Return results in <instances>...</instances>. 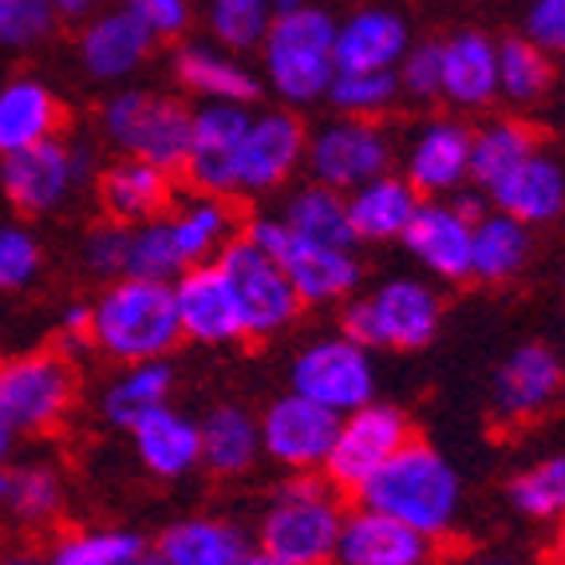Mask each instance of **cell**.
I'll return each instance as SVG.
<instances>
[{
  "label": "cell",
  "instance_id": "cell-6",
  "mask_svg": "<svg viewBox=\"0 0 565 565\" xmlns=\"http://www.w3.org/2000/svg\"><path fill=\"white\" fill-rule=\"evenodd\" d=\"M242 234L254 245H262L265 254L281 265L289 285L301 297V305H340L356 297L360 277H364L356 249L312 242V237L285 226L277 214L249 217Z\"/></svg>",
  "mask_w": 565,
  "mask_h": 565
},
{
  "label": "cell",
  "instance_id": "cell-9",
  "mask_svg": "<svg viewBox=\"0 0 565 565\" xmlns=\"http://www.w3.org/2000/svg\"><path fill=\"white\" fill-rule=\"evenodd\" d=\"M376 384L380 376L372 352L344 332L305 340L297 356L289 360V392L337 415H349L367 399H376Z\"/></svg>",
  "mask_w": 565,
  "mask_h": 565
},
{
  "label": "cell",
  "instance_id": "cell-41",
  "mask_svg": "<svg viewBox=\"0 0 565 565\" xmlns=\"http://www.w3.org/2000/svg\"><path fill=\"white\" fill-rule=\"evenodd\" d=\"M507 502L526 522L565 519V455H546L514 475L507 487Z\"/></svg>",
  "mask_w": 565,
  "mask_h": 565
},
{
  "label": "cell",
  "instance_id": "cell-10",
  "mask_svg": "<svg viewBox=\"0 0 565 565\" xmlns=\"http://www.w3.org/2000/svg\"><path fill=\"white\" fill-rule=\"evenodd\" d=\"M407 439H415L412 415L399 404H387V399H367L356 412L340 415L337 439H332L321 475L340 494H360V487H364Z\"/></svg>",
  "mask_w": 565,
  "mask_h": 565
},
{
  "label": "cell",
  "instance_id": "cell-25",
  "mask_svg": "<svg viewBox=\"0 0 565 565\" xmlns=\"http://www.w3.org/2000/svg\"><path fill=\"white\" fill-rule=\"evenodd\" d=\"M412 47L407 20L392 9H360L337 24L332 64L337 72H396Z\"/></svg>",
  "mask_w": 565,
  "mask_h": 565
},
{
  "label": "cell",
  "instance_id": "cell-51",
  "mask_svg": "<svg viewBox=\"0 0 565 565\" xmlns=\"http://www.w3.org/2000/svg\"><path fill=\"white\" fill-rule=\"evenodd\" d=\"M60 329H64L67 340L76 344H87V332H92V301H72L64 312H60Z\"/></svg>",
  "mask_w": 565,
  "mask_h": 565
},
{
  "label": "cell",
  "instance_id": "cell-26",
  "mask_svg": "<svg viewBox=\"0 0 565 565\" xmlns=\"http://www.w3.org/2000/svg\"><path fill=\"white\" fill-rule=\"evenodd\" d=\"M254 550L249 530L217 514H190L162 526L151 554L162 565H242V557Z\"/></svg>",
  "mask_w": 565,
  "mask_h": 565
},
{
  "label": "cell",
  "instance_id": "cell-32",
  "mask_svg": "<svg viewBox=\"0 0 565 565\" xmlns=\"http://www.w3.org/2000/svg\"><path fill=\"white\" fill-rule=\"evenodd\" d=\"M154 36L127 9L104 12L79 32V60L92 79H127L147 64Z\"/></svg>",
  "mask_w": 565,
  "mask_h": 565
},
{
  "label": "cell",
  "instance_id": "cell-22",
  "mask_svg": "<svg viewBox=\"0 0 565 565\" xmlns=\"http://www.w3.org/2000/svg\"><path fill=\"white\" fill-rule=\"evenodd\" d=\"M95 190H99V206H104L107 217H115L122 226H139V222H151V217L174 210L179 174H167L151 162L119 154L111 167L99 170Z\"/></svg>",
  "mask_w": 565,
  "mask_h": 565
},
{
  "label": "cell",
  "instance_id": "cell-52",
  "mask_svg": "<svg viewBox=\"0 0 565 565\" xmlns=\"http://www.w3.org/2000/svg\"><path fill=\"white\" fill-rule=\"evenodd\" d=\"M47 4L56 12V20H84L95 9V0H47Z\"/></svg>",
  "mask_w": 565,
  "mask_h": 565
},
{
  "label": "cell",
  "instance_id": "cell-46",
  "mask_svg": "<svg viewBox=\"0 0 565 565\" xmlns=\"http://www.w3.org/2000/svg\"><path fill=\"white\" fill-rule=\"evenodd\" d=\"M127 245H131V226H122L115 217H104L79 242V265L92 277H104V281L122 277V269H127Z\"/></svg>",
  "mask_w": 565,
  "mask_h": 565
},
{
  "label": "cell",
  "instance_id": "cell-39",
  "mask_svg": "<svg viewBox=\"0 0 565 565\" xmlns=\"http://www.w3.org/2000/svg\"><path fill=\"white\" fill-rule=\"evenodd\" d=\"M554 79V56L546 47H537L530 36H507L499 44V95H507L510 104L526 107L546 99Z\"/></svg>",
  "mask_w": 565,
  "mask_h": 565
},
{
  "label": "cell",
  "instance_id": "cell-16",
  "mask_svg": "<svg viewBox=\"0 0 565 565\" xmlns=\"http://www.w3.org/2000/svg\"><path fill=\"white\" fill-rule=\"evenodd\" d=\"M249 127V107L202 104L190 122V151L182 179L194 194H237V159Z\"/></svg>",
  "mask_w": 565,
  "mask_h": 565
},
{
  "label": "cell",
  "instance_id": "cell-1",
  "mask_svg": "<svg viewBox=\"0 0 565 565\" xmlns=\"http://www.w3.org/2000/svg\"><path fill=\"white\" fill-rule=\"evenodd\" d=\"M360 507L392 514L424 537L439 542L455 530L462 510V479L455 462L427 439H407L372 479L360 487Z\"/></svg>",
  "mask_w": 565,
  "mask_h": 565
},
{
  "label": "cell",
  "instance_id": "cell-37",
  "mask_svg": "<svg viewBox=\"0 0 565 565\" xmlns=\"http://www.w3.org/2000/svg\"><path fill=\"white\" fill-rule=\"evenodd\" d=\"M289 230L312 237V242H329V245H344V249H356V237L349 226V202L344 194L324 182H305L285 199L281 214H277Z\"/></svg>",
  "mask_w": 565,
  "mask_h": 565
},
{
  "label": "cell",
  "instance_id": "cell-3",
  "mask_svg": "<svg viewBox=\"0 0 565 565\" xmlns=\"http://www.w3.org/2000/svg\"><path fill=\"white\" fill-rule=\"evenodd\" d=\"M344 519V494L321 471L289 475L257 522V546L292 565H332Z\"/></svg>",
  "mask_w": 565,
  "mask_h": 565
},
{
  "label": "cell",
  "instance_id": "cell-7",
  "mask_svg": "<svg viewBox=\"0 0 565 565\" xmlns=\"http://www.w3.org/2000/svg\"><path fill=\"white\" fill-rule=\"evenodd\" d=\"M79 396V372L60 349H32L0 360V415L17 435H47L64 424Z\"/></svg>",
  "mask_w": 565,
  "mask_h": 565
},
{
  "label": "cell",
  "instance_id": "cell-43",
  "mask_svg": "<svg viewBox=\"0 0 565 565\" xmlns=\"http://www.w3.org/2000/svg\"><path fill=\"white\" fill-rule=\"evenodd\" d=\"M186 269L179 254V242L170 234L167 214L131 226V245H127V277H147V281H174Z\"/></svg>",
  "mask_w": 565,
  "mask_h": 565
},
{
  "label": "cell",
  "instance_id": "cell-24",
  "mask_svg": "<svg viewBox=\"0 0 565 565\" xmlns=\"http://www.w3.org/2000/svg\"><path fill=\"white\" fill-rule=\"evenodd\" d=\"M127 435H131L135 459L142 462V471L159 482H179V479H186L190 471L202 467L199 419L179 412L174 404L142 415Z\"/></svg>",
  "mask_w": 565,
  "mask_h": 565
},
{
  "label": "cell",
  "instance_id": "cell-27",
  "mask_svg": "<svg viewBox=\"0 0 565 565\" xmlns=\"http://www.w3.org/2000/svg\"><path fill=\"white\" fill-rule=\"evenodd\" d=\"M444 52V95L451 107L479 111L499 99V44L487 32L462 29L439 40Z\"/></svg>",
  "mask_w": 565,
  "mask_h": 565
},
{
  "label": "cell",
  "instance_id": "cell-40",
  "mask_svg": "<svg viewBox=\"0 0 565 565\" xmlns=\"http://www.w3.org/2000/svg\"><path fill=\"white\" fill-rule=\"evenodd\" d=\"M147 542L135 530L122 526H87V530H67L52 542L44 562L47 565H122L135 554H142Z\"/></svg>",
  "mask_w": 565,
  "mask_h": 565
},
{
  "label": "cell",
  "instance_id": "cell-61",
  "mask_svg": "<svg viewBox=\"0 0 565 565\" xmlns=\"http://www.w3.org/2000/svg\"><path fill=\"white\" fill-rule=\"evenodd\" d=\"M0 360H4V352H0Z\"/></svg>",
  "mask_w": 565,
  "mask_h": 565
},
{
  "label": "cell",
  "instance_id": "cell-31",
  "mask_svg": "<svg viewBox=\"0 0 565 565\" xmlns=\"http://www.w3.org/2000/svg\"><path fill=\"white\" fill-rule=\"evenodd\" d=\"M167 222L174 242H179V254L186 262V269L190 265L217 262V254L230 242H237L245 230L230 194H194V199L179 202V206L170 210Z\"/></svg>",
  "mask_w": 565,
  "mask_h": 565
},
{
  "label": "cell",
  "instance_id": "cell-23",
  "mask_svg": "<svg viewBox=\"0 0 565 565\" xmlns=\"http://www.w3.org/2000/svg\"><path fill=\"white\" fill-rule=\"evenodd\" d=\"M494 210L519 217L522 226H554L565 217V162L550 151H534L487 190Z\"/></svg>",
  "mask_w": 565,
  "mask_h": 565
},
{
  "label": "cell",
  "instance_id": "cell-13",
  "mask_svg": "<svg viewBox=\"0 0 565 565\" xmlns=\"http://www.w3.org/2000/svg\"><path fill=\"white\" fill-rule=\"evenodd\" d=\"M340 415L312 404L297 392H281L262 407L257 431H262V459L277 462L281 471H321L329 459V447L337 439Z\"/></svg>",
  "mask_w": 565,
  "mask_h": 565
},
{
  "label": "cell",
  "instance_id": "cell-57",
  "mask_svg": "<svg viewBox=\"0 0 565 565\" xmlns=\"http://www.w3.org/2000/svg\"><path fill=\"white\" fill-rule=\"evenodd\" d=\"M9 482H12V462H4V467H0V507L9 499Z\"/></svg>",
  "mask_w": 565,
  "mask_h": 565
},
{
  "label": "cell",
  "instance_id": "cell-59",
  "mask_svg": "<svg viewBox=\"0 0 565 565\" xmlns=\"http://www.w3.org/2000/svg\"><path fill=\"white\" fill-rule=\"evenodd\" d=\"M467 565H514V562H502V557H475V562Z\"/></svg>",
  "mask_w": 565,
  "mask_h": 565
},
{
  "label": "cell",
  "instance_id": "cell-55",
  "mask_svg": "<svg viewBox=\"0 0 565 565\" xmlns=\"http://www.w3.org/2000/svg\"><path fill=\"white\" fill-rule=\"evenodd\" d=\"M554 562L565 565V519H557V530H554Z\"/></svg>",
  "mask_w": 565,
  "mask_h": 565
},
{
  "label": "cell",
  "instance_id": "cell-56",
  "mask_svg": "<svg viewBox=\"0 0 565 565\" xmlns=\"http://www.w3.org/2000/svg\"><path fill=\"white\" fill-rule=\"evenodd\" d=\"M0 565H47V562L36 554H9V557H0Z\"/></svg>",
  "mask_w": 565,
  "mask_h": 565
},
{
  "label": "cell",
  "instance_id": "cell-50",
  "mask_svg": "<svg viewBox=\"0 0 565 565\" xmlns=\"http://www.w3.org/2000/svg\"><path fill=\"white\" fill-rule=\"evenodd\" d=\"M526 36L550 56H565V0H534L526 17Z\"/></svg>",
  "mask_w": 565,
  "mask_h": 565
},
{
  "label": "cell",
  "instance_id": "cell-12",
  "mask_svg": "<svg viewBox=\"0 0 565 565\" xmlns=\"http://www.w3.org/2000/svg\"><path fill=\"white\" fill-rule=\"evenodd\" d=\"M392 162H396V142L376 119L337 115L332 122L309 131L305 167H309L312 179L340 190V194L387 174Z\"/></svg>",
  "mask_w": 565,
  "mask_h": 565
},
{
  "label": "cell",
  "instance_id": "cell-58",
  "mask_svg": "<svg viewBox=\"0 0 565 565\" xmlns=\"http://www.w3.org/2000/svg\"><path fill=\"white\" fill-rule=\"evenodd\" d=\"M122 565H162V562L151 554V550H142V554H135L131 562H122Z\"/></svg>",
  "mask_w": 565,
  "mask_h": 565
},
{
  "label": "cell",
  "instance_id": "cell-45",
  "mask_svg": "<svg viewBox=\"0 0 565 565\" xmlns=\"http://www.w3.org/2000/svg\"><path fill=\"white\" fill-rule=\"evenodd\" d=\"M44 274V242L29 226H0V292H24Z\"/></svg>",
  "mask_w": 565,
  "mask_h": 565
},
{
  "label": "cell",
  "instance_id": "cell-17",
  "mask_svg": "<svg viewBox=\"0 0 565 565\" xmlns=\"http://www.w3.org/2000/svg\"><path fill=\"white\" fill-rule=\"evenodd\" d=\"M76 186L72 147L60 135L36 142V147H24V151L0 154V190H4L9 206L29 222L56 214Z\"/></svg>",
  "mask_w": 565,
  "mask_h": 565
},
{
  "label": "cell",
  "instance_id": "cell-5",
  "mask_svg": "<svg viewBox=\"0 0 565 565\" xmlns=\"http://www.w3.org/2000/svg\"><path fill=\"white\" fill-rule=\"evenodd\" d=\"M332 40H337V20L329 12L312 4L274 12L262 40V64L265 84L274 87L277 99H285V107H309L329 95L337 76Z\"/></svg>",
  "mask_w": 565,
  "mask_h": 565
},
{
  "label": "cell",
  "instance_id": "cell-11",
  "mask_svg": "<svg viewBox=\"0 0 565 565\" xmlns=\"http://www.w3.org/2000/svg\"><path fill=\"white\" fill-rule=\"evenodd\" d=\"M217 269L226 274L230 289L237 297L245 340H274L297 324V317L305 309L301 297L289 285L281 265L265 254L262 245H254L242 234L217 254Z\"/></svg>",
  "mask_w": 565,
  "mask_h": 565
},
{
  "label": "cell",
  "instance_id": "cell-15",
  "mask_svg": "<svg viewBox=\"0 0 565 565\" xmlns=\"http://www.w3.org/2000/svg\"><path fill=\"white\" fill-rule=\"evenodd\" d=\"M565 392V364L550 344L526 340L499 364L490 380V412L507 427L534 424Z\"/></svg>",
  "mask_w": 565,
  "mask_h": 565
},
{
  "label": "cell",
  "instance_id": "cell-44",
  "mask_svg": "<svg viewBox=\"0 0 565 565\" xmlns=\"http://www.w3.org/2000/svg\"><path fill=\"white\" fill-rule=\"evenodd\" d=\"M274 20V0H214L210 4V32L226 52L262 47Z\"/></svg>",
  "mask_w": 565,
  "mask_h": 565
},
{
  "label": "cell",
  "instance_id": "cell-20",
  "mask_svg": "<svg viewBox=\"0 0 565 565\" xmlns=\"http://www.w3.org/2000/svg\"><path fill=\"white\" fill-rule=\"evenodd\" d=\"M471 131L462 119H427L404 151V179L424 199H451L471 182Z\"/></svg>",
  "mask_w": 565,
  "mask_h": 565
},
{
  "label": "cell",
  "instance_id": "cell-19",
  "mask_svg": "<svg viewBox=\"0 0 565 565\" xmlns=\"http://www.w3.org/2000/svg\"><path fill=\"white\" fill-rule=\"evenodd\" d=\"M170 285H174V309H179L182 340H194L202 349L242 344V309H237V297L230 289L226 274L217 269V262L190 265Z\"/></svg>",
  "mask_w": 565,
  "mask_h": 565
},
{
  "label": "cell",
  "instance_id": "cell-35",
  "mask_svg": "<svg viewBox=\"0 0 565 565\" xmlns=\"http://www.w3.org/2000/svg\"><path fill=\"white\" fill-rule=\"evenodd\" d=\"M174 364L170 360H139V364H122L119 376L104 387L99 412L111 427L131 431L142 415L159 412L174 396Z\"/></svg>",
  "mask_w": 565,
  "mask_h": 565
},
{
  "label": "cell",
  "instance_id": "cell-60",
  "mask_svg": "<svg viewBox=\"0 0 565 565\" xmlns=\"http://www.w3.org/2000/svg\"><path fill=\"white\" fill-rule=\"evenodd\" d=\"M4 4H9V0H0V9H4Z\"/></svg>",
  "mask_w": 565,
  "mask_h": 565
},
{
  "label": "cell",
  "instance_id": "cell-33",
  "mask_svg": "<svg viewBox=\"0 0 565 565\" xmlns=\"http://www.w3.org/2000/svg\"><path fill=\"white\" fill-rule=\"evenodd\" d=\"M202 431V467L214 479H242L262 459V431L257 415L242 404H214L199 419Z\"/></svg>",
  "mask_w": 565,
  "mask_h": 565
},
{
  "label": "cell",
  "instance_id": "cell-34",
  "mask_svg": "<svg viewBox=\"0 0 565 565\" xmlns=\"http://www.w3.org/2000/svg\"><path fill=\"white\" fill-rule=\"evenodd\" d=\"M530 257H534V234H530V226H522L519 217L502 214L494 206L475 217L471 281L507 285L526 269Z\"/></svg>",
  "mask_w": 565,
  "mask_h": 565
},
{
  "label": "cell",
  "instance_id": "cell-53",
  "mask_svg": "<svg viewBox=\"0 0 565 565\" xmlns=\"http://www.w3.org/2000/svg\"><path fill=\"white\" fill-rule=\"evenodd\" d=\"M17 444H20V435H17V427L0 415V467L4 462H12V455H17Z\"/></svg>",
  "mask_w": 565,
  "mask_h": 565
},
{
  "label": "cell",
  "instance_id": "cell-54",
  "mask_svg": "<svg viewBox=\"0 0 565 565\" xmlns=\"http://www.w3.org/2000/svg\"><path fill=\"white\" fill-rule=\"evenodd\" d=\"M242 565H292V562H285V557H277L274 550L254 546V550H249V554L242 557Z\"/></svg>",
  "mask_w": 565,
  "mask_h": 565
},
{
  "label": "cell",
  "instance_id": "cell-47",
  "mask_svg": "<svg viewBox=\"0 0 565 565\" xmlns=\"http://www.w3.org/2000/svg\"><path fill=\"white\" fill-rule=\"evenodd\" d=\"M396 79L399 95H407L415 104H435L444 95V52H439V40L407 47L396 67Z\"/></svg>",
  "mask_w": 565,
  "mask_h": 565
},
{
  "label": "cell",
  "instance_id": "cell-30",
  "mask_svg": "<svg viewBox=\"0 0 565 565\" xmlns=\"http://www.w3.org/2000/svg\"><path fill=\"white\" fill-rule=\"evenodd\" d=\"M67 122V107L44 79L17 76L0 87V154L24 151L56 139Z\"/></svg>",
  "mask_w": 565,
  "mask_h": 565
},
{
  "label": "cell",
  "instance_id": "cell-8",
  "mask_svg": "<svg viewBox=\"0 0 565 565\" xmlns=\"http://www.w3.org/2000/svg\"><path fill=\"white\" fill-rule=\"evenodd\" d=\"M99 122H104L107 139L119 147V154H131V159L151 162V167L182 179V162L190 151V122H194V111L182 99L131 87V92L107 99Z\"/></svg>",
  "mask_w": 565,
  "mask_h": 565
},
{
  "label": "cell",
  "instance_id": "cell-36",
  "mask_svg": "<svg viewBox=\"0 0 565 565\" xmlns=\"http://www.w3.org/2000/svg\"><path fill=\"white\" fill-rule=\"evenodd\" d=\"M534 151H542V135L534 122L514 119V115L482 122L471 131V182L479 190H490Z\"/></svg>",
  "mask_w": 565,
  "mask_h": 565
},
{
  "label": "cell",
  "instance_id": "cell-28",
  "mask_svg": "<svg viewBox=\"0 0 565 565\" xmlns=\"http://www.w3.org/2000/svg\"><path fill=\"white\" fill-rule=\"evenodd\" d=\"M349 202V226L356 245H387L399 242L404 230L412 226L415 210L424 202V194L404 179V174H380V179L364 182V186L344 194Z\"/></svg>",
  "mask_w": 565,
  "mask_h": 565
},
{
  "label": "cell",
  "instance_id": "cell-4",
  "mask_svg": "<svg viewBox=\"0 0 565 565\" xmlns=\"http://www.w3.org/2000/svg\"><path fill=\"white\" fill-rule=\"evenodd\" d=\"M337 332L367 352H424L444 324V297L424 277H392L367 297L340 301Z\"/></svg>",
  "mask_w": 565,
  "mask_h": 565
},
{
  "label": "cell",
  "instance_id": "cell-2",
  "mask_svg": "<svg viewBox=\"0 0 565 565\" xmlns=\"http://www.w3.org/2000/svg\"><path fill=\"white\" fill-rule=\"evenodd\" d=\"M87 344L115 364L167 360L182 344L174 285L147 277H111L92 301Z\"/></svg>",
  "mask_w": 565,
  "mask_h": 565
},
{
  "label": "cell",
  "instance_id": "cell-48",
  "mask_svg": "<svg viewBox=\"0 0 565 565\" xmlns=\"http://www.w3.org/2000/svg\"><path fill=\"white\" fill-rule=\"evenodd\" d=\"M52 29H56V12L47 0H9L0 9V44L29 47L52 36Z\"/></svg>",
  "mask_w": 565,
  "mask_h": 565
},
{
  "label": "cell",
  "instance_id": "cell-49",
  "mask_svg": "<svg viewBox=\"0 0 565 565\" xmlns=\"http://www.w3.org/2000/svg\"><path fill=\"white\" fill-rule=\"evenodd\" d=\"M127 12H131L154 40H174L190 29L186 0H127Z\"/></svg>",
  "mask_w": 565,
  "mask_h": 565
},
{
  "label": "cell",
  "instance_id": "cell-14",
  "mask_svg": "<svg viewBox=\"0 0 565 565\" xmlns=\"http://www.w3.org/2000/svg\"><path fill=\"white\" fill-rule=\"evenodd\" d=\"M305 151H309V127L292 107L249 115L242 159H237V194L262 199L281 190L305 167Z\"/></svg>",
  "mask_w": 565,
  "mask_h": 565
},
{
  "label": "cell",
  "instance_id": "cell-29",
  "mask_svg": "<svg viewBox=\"0 0 565 565\" xmlns=\"http://www.w3.org/2000/svg\"><path fill=\"white\" fill-rule=\"evenodd\" d=\"M170 72L186 95H199L206 104H237L249 107L262 95V79L226 47L182 44L170 60Z\"/></svg>",
  "mask_w": 565,
  "mask_h": 565
},
{
  "label": "cell",
  "instance_id": "cell-21",
  "mask_svg": "<svg viewBox=\"0 0 565 565\" xmlns=\"http://www.w3.org/2000/svg\"><path fill=\"white\" fill-rule=\"evenodd\" d=\"M431 554V537L367 507L349 510L337 542V565H427Z\"/></svg>",
  "mask_w": 565,
  "mask_h": 565
},
{
  "label": "cell",
  "instance_id": "cell-38",
  "mask_svg": "<svg viewBox=\"0 0 565 565\" xmlns=\"http://www.w3.org/2000/svg\"><path fill=\"white\" fill-rule=\"evenodd\" d=\"M4 514L29 530H40L64 514V479L52 462H12Z\"/></svg>",
  "mask_w": 565,
  "mask_h": 565
},
{
  "label": "cell",
  "instance_id": "cell-18",
  "mask_svg": "<svg viewBox=\"0 0 565 565\" xmlns=\"http://www.w3.org/2000/svg\"><path fill=\"white\" fill-rule=\"evenodd\" d=\"M471 237H475V217L462 214L459 202L424 199L399 242H404V249L415 257V265L431 281L467 285L471 281Z\"/></svg>",
  "mask_w": 565,
  "mask_h": 565
},
{
  "label": "cell",
  "instance_id": "cell-42",
  "mask_svg": "<svg viewBox=\"0 0 565 565\" xmlns=\"http://www.w3.org/2000/svg\"><path fill=\"white\" fill-rule=\"evenodd\" d=\"M324 99L337 107V115L380 119L399 104V79L396 72H337Z\"/></svg>",
  "mask_w": 565,
  "mask_h": 565
}]
</instances>
